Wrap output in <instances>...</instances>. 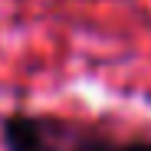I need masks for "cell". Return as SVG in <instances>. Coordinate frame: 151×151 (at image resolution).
I'll use <instances>...</instances> for the list:
<instances>
[{
	"label": "cell",
	"mask_w": 151,
	"mask_h": 151,
	"mask_svg": "<svg viewBox=\"0 0 151 151\" xmlns=\"http://www.w3.org/2000/svg\"><path fill=\"white\" fill-rule=\"evenodd\" d=\"M4 151H151V135H115L49 112H10L0 122Z\"/></svg>",
	"instance_id": "obj_1"
}]
</instances>
